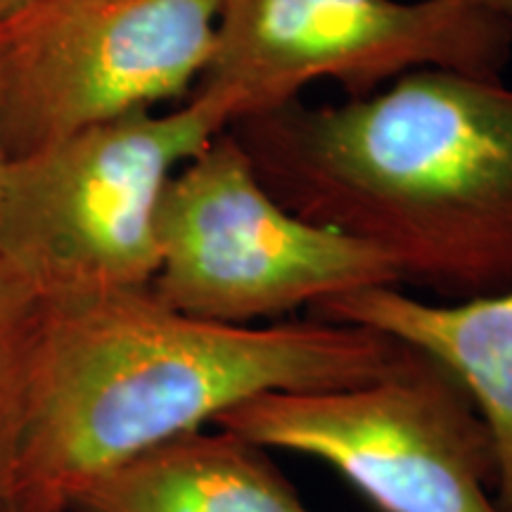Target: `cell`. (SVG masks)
Instances as JSON below:
<instances>
[{"mask_svg":"<svg viewBox=\"0 0 512 512\" xmlns=\"http://www.w3.org/2000/svg\"><path fill=\"white\" fill-rule=\"evenodd\" d=\"M76 512H311L264 448L238 434L190 432L95 477Z\"/></svg>","mask_w":512,"mask_h":512,"instance_id":"9","label":"cell"},{"mask_svg":"<svg viewBox=\"0 0 512 512\" xmlns=\"http://www.w3.org/2000/svg\"><path fill=\"white\" fill-rule=\"evenodd\" d=\"M226 95L83 128L10 157L0 181V264L41 302L150 287L169 178L233 126Z\"/></svg>","mask_w":512,"mask_h":512,"instance_id":"3","label":"cell"},{"mask_svg":"<svg viewBox=\"0 0 512 512\" xmlns=\"http://www.w3.org/2000/svg\"><path fill=\"white\" fill-rule=\"evenodd\" d=\"M230 128L287 209L377 247L403 283L446 302L512 290V88L501 79L415 69Z\"/></svg>","mask_w":512,"mask_h":512,"instance_id":"2","label":"cell"},{"mask_svg":"<svg viewBox=\"0 0 512 512\" xmlns=\"http://www.w3.org/2000/svg\"><path fill=\"white\" fill-rule=\"evenodd\" d=\"M510 53V19L458 0H223L197 88L226 95L240 121L318 81L358 98L415 69L501 79Z\"/></svg>","mask_w":512,"mask_h":512,"instance_id":"6","label":"cell"},{"mask_svg":"<svg viewBox=\"0 0 512 512\" xmlns=\"http://www.w3.org/2000/svg\"><path fill=\"white\" fill-rule=\"evenodd\" d=\"M0 512H60V510H0Z\"/></svg>","mask_w":512,"mask_h":512,"instance_id":"14","label":"cell"},{"mask_svg":"<svg viewBox=\"0 0 512 512\" xmlns=\"http://www.w3.org/2000/svg\"><path fill=\"white\" fill-rule=\"evenodd\" d=\"M406 344L337 320L230 325L145 290L41 302L19 377L8 510L67 512L76 491L266 392L373 380Z\"/></svg>","mask_w":512,"mask_h":512,"instance_id":"1","label":"cell"},{"mask_svg":"<svg viewBox=\"0 0 512 512\" xmlns=\"http://www.w3.org/2000/svg\"><path fill=\"white\" fill-rule=\"evenodd\" d=\"M313 316L382 332L456 377L494 446L498 508L512 512V290L430 302L399 285L368 287L316 306Z\"/></svg>","mask_w":512,"mask_h":512,"instance_id":"8","label":"cell"},{"mask_svg":"<svg viewBox=\"0 0 512 512\" xmlns=\"http://www.w3.org/2000/svg\"><path fill=\"white\" fill-rule=\"evenodd\" d=\"M223 0H29L3 22L10 157L195 91Z\"/></svg>","mask_w":512,"mask_h":512,"instance_id":"7","label":"cell"},{"mask_svg":"<svg viewBox=\"0 0 512 512\" xmlns=\"http://www.w3.org/2000/svg\"><path fill=\"white\" fill-rule=\"evenodd\" d=\"M458 3L472 5V8L486 10V12H491V15L505 17L512 22V0H458Z\"/></svg>","mask_w":512,"mask_h":512,"instance_id":"12","label":"cell"},{"mask_svg":"<svg viewBox=\"0 0 512 512\" xmlns=\"http://www.w3.org/2000/svg\"><path fill=\"white\" fill-rule=\"evenodd\" d=\"M29 0H0V22L10 19L17 10H22Z\"/></svg>","mask_w":512,"mask_h":512,"instance_id":"13","label":"cell"},{"mask_svg":"<svg viewBox=\"0 0 512 512\" xmlns=\"http://www.w3.org/2000/svg\"><path fill=\"white\" fill-rule=\"evenodd\" d=\"M157 247L150 292L216 323L256 325L342 294L403 285L377 247L287 209L230 126L169 178Z\"/></svg>","mask_w":512,"mask_h":512,"instance_id":"4","label":"cell"},{"mask_svg":"<svg viewBox=\"0 0 512 512\" xmlns=\"http://www.w3.org/2000/svg\"><path fill=\"white\" fill-rule=\"evenodd\" d=\"M214 425L323 460L382 512H501L484 420L456 377L415 349L373 380L266 392Z\"/></svg>","mask_w":512,"mask_h":512,"instance_id":"5","label":"cell"},{"mask_svg":"<svg viewBox=\"0 0 512 512\" xmlns=\"http://www.w3.org/2000/svg\"><path fill=\"white\" fill-rule=\"evenodd\" d=\"M10 162L8 150L3 140V22H0V181H3L5 166Z\"/></svg>","mask_w":512,"mask_h":512,"instance_id":"11","label":"cell"},{"mask_svg":"<svg viewBox=\"0 0 512 512\" xmlns=\"http://www.w3.org/2000/svg\"><path fill=\"white\" fill-rule=\"evenodd\" d=\"M38 309L41 299L0 264V510L12 501L19 377Z\"/></svg>","mask_w":512,"mask_h":512,"instance_id":"10","label":"cell"}]
</instances>
